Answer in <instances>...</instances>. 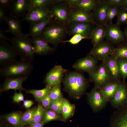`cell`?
<instances>
[{"instance_id": "obj_1", "label": "cell", "mask_w": 127, "mask_h": 127, "mask_svg": "<svg viewBox=\"0 0 127 127\" xmlns=\"http://www.w3.org/2000/svg\"><path fill=\"white\" fill-rule=\"evenodd\" d=\"M12 45L20 60L32 62L35 54L31 38L28 34L14 36L11 39Z\"/></svg>"}, {"instance_id": "obj_2", "label": "cell", "mask_w": 127, "mask_h": 127, "mask_svg": "<svg viewBox=\"0 0 127 127\" xmlns=\"http://www.w3.org/2000/svg\"><path fill=\"white\" fill-rule=\"evenodd\" d=\"M33 69L32 62L20 60H15L1 67L0 75L6 78L28 76Z\"/></svg>"}, {"instance_id": "obj_3", "label": "cell", "mask_w": 127, "mask_h": 127, "mask_svg": "<svg viewBox=\"0 0 127 127\" xmlns=\"http://www.w3.org/2000/svg\"><path fill=\"white\" fill-rule=\"evenodd\" d=\"M67 33L66 26L53 20L45 28L41 36L48 43L56 47Z\"/></svg>"}, {"instance_id": "obj_4", "label": "cell", "mask_w": 127, "mask_h": 127, "mask_svg": "<svg viewBox=\"0 0 127 127\" xmlns=\"http://www.w3.org/2000/svg\"><path fill=\"white\" fill-rule=\"evenodd\" d=\"M64 83L69 93L77 97L84 92L87 85V82L84 76L76 72L68 74L64 79Z\"/></svg>"}, {"instance_id": "obj_5", "label": "cell", "mask_w": 127, "mask_h": 127, "mask_svg": "<svg viewBox=\"0 0 127 127\" xmlns=\"http://www.w3.org/2000/svg\"><path fill=\"white\" fill-rule=\"evenodd\" d=\"M90 81L93 82L95 87L100 89L106 84L114 80L105 63H102L89 74Z\"/></svg>"}, {"instance_id": "obj_6", "label": "cell", "mask_w": 127, "mask_h": 127, "mask_svg": "<svg viewBox=\"0 0 127 127\" xmlns=\"http://www.w3.org/2000/svg\"><path fill=\"white\" fill-rule=\"evenodd\" d=\"M53 21L66 26L68 24L70 8L66 0L49 6Z\"/></svg>"}, {"instance_id": "obj_7", "label": "cell", "mask_w": 127, "mask_h": 127, "mask_svg": "<svg viewBox=\"0 0 127 127\" xmlns=\"http://www.w3.org/2000/svg\"><path fill=\"white\" fill-rule=\"evenodd\" d=\"M49 18L52 17L48 6L32 9L27 12L21 20L22 22L26 21L30 24Z\"/></svg>"}, {"instance_id": "obj_8", "label": "cell", "mask_w": 127, "mask_h": 127, "mask_svg": "<svg viewBox=\"0 0 127 127\" xmlns=\"http://www.w3.org/2000/svg\"><path fill=\"white\" fill-rule=\"evenodd\" d=\"M7 42L0 41V66L1 67L16 60L18 56L12 45Z\"/></svg>"}, {"instance_id": "obj_9", "label": "cell", "mask_w": 127, "mask_h": 127, "mask_svg": "<svg viewBox=\"0 0 127 127\" xmlns=\"http://www.w3.org/2000/svg\"><path fill=\"white\" fill-rule=\"evenodd\" d=\"M114 48L109 43L102 41L93 46L89 54L103 62L111 55Z\"/></svg>"}, {"instance_id": "obj_10", "label": "cell", "mask_w": 127, "mask_h": 127, "mask_svg": "<svg viewBox=\"0 0 127 127\" xmlns=\"http://www.w3.org/2000/svg\"><path fill=\"white\" fill-rule=\"evenodd\" d=\"M91 23L74 22L68 24L67 32L69 35L79 34L90 39L91 32L94 27Z\"/></svg>"}, {"instance_id": "obj_11", "label": "cell", "mask_w": 127, "mask_h": 127, "mask_svg": "<svg viewBox=\"0 0 127 127\" xmlns=\"http://www.w3.org/2000/svg\"><path fill=\"white\" fill-rule=\"evenodd\" d=\"M112 107L117 109L127 105V83L121 82L114 96L109 101Z\"/></svg>"}, {"instance_id": "obj_12", "label": "cell", "mask_w": 127, "mask_h": 127, "mask_svg": "<svg viewBox=\"0 0 127 127\" xmlns=\"http://www.w3.org/2000/svg\"><path fill=\"white\" fill-rule=\"evenodd\" d=\"M70 8L68 25L70 23L74 22L96 24L94 20L92 13L91 12L85 11L75 8Z\"/></svg>"}, {"instance_id": "obj_13", "label": "cell", "mask_w": 127, "mask_h": 127, "mask_svg": "<svg viewBox=\"0 0 127 127\" xmlns=\"http://www.w3.org/2000/svg\"><path fill=\"white\" fill-rule=\"evenodd\" d=\"M117 24L112 23L105 26L106 37L110 41L115 44H117L125 41L124 33L121 30L119 26Z\"/></svg>"}, {"instance_id": "obj_14", "label": "cell", "mask_w": 127, "mask_h": 127, "mask_svg": "<svg viewBox=\"0 0 127 127\" xmlns=\"http://www.w3.org/2000/svg\"><path fill=\"white\" fill-rule=\"evenodd\" d=\"M87 96L90 104L95 112L103 109L108 102L102 97L99 90L95 87L88 94Z\"/></svg>"}, {"instance_id": "obj_15", "label": "cell", "mask_w": 127, "mask_h": 127, "mask_svg": "<svg viewBox=\"0 0 127 127\" xmlns=\"http://www.w3.org/2000/svg\"><path fill=\"white\" fill-rule=\"evenodd\" d=\"M30 0H13L9 15L19 18L24 17L28 11Z\"/></svg>"}, {"instance_id": "obj_16", "label": "cell", "mask_w": 127, "mask_h": 127, "mask_svg": "<svg viewBox=\"0 0 127 127\" xmlns=\"http://www.w3.org/2000/svg\"><path fill=\"white\" fill-rule=\"evenodd\" d=\"M97 60L90 55L78 60L72 67L79 70L85 71L90 73L97 67Z\"/></svg>"}, {"instance_id": "obj_17", "label": "cell", "mask_w": 127, "mask_h": 127, "mask_svg": "<svg viewBox=\"0 0 127 127\" xmlns=\"http://www.w3.org/2000/svg\"><path fill=\"white\" fill-rule=\"evenodd\" d=\"M66 71L60 66H55L46 75L45 81L47 85L52 87L59 85L64 74Z\"/></svg>"}, {"instance_id": "obj_18", "label": "cell", "mask_w": 127, "mask_h": 127, "mask_svg": "<svg viewBox=\"0 0 127 127\" xmlns=\"http://www.w3.org/2000/svg\"><path fill=\"white\" fill-rule=\"evenodd\" d=\"M109 127H127V105L117 109L113 113Z\"/></svg>"}, {"instance_id": "obj_19", "label": "cell", "mask_w": 127, "mask_h": 127, "mask_svg": "<svg viewBox=\"0 0 127 127\" xmlns=\"http://www.w3.org/2000/svg\"><path fill=\"white\" fill-rule=\"evenodd\" d=\"M109 5L104 0H97L95 8L92 13L96 24L105 26L107 9Z\"/></svg>"}, {"instance_id": "obj_20", "label": "cell", "mask_w": 127, "mask_h": 127, "mask_svg": "<svg viewBox=\"0 0 127 127\" xmlns=\"http://www.w3.org/2000/svg\"><path fill=\"white\" fill-rule=\"evenodd\" d=\"M31 39L35 54L39 55H44L52 53L54 51V49L50 46L41 35Z\"/></svg>"}, {"instance_id": "obj_21", "label": "cell", "mask_w": 127, "mask_h": 127, "mask_svg": "<svg viewBox=\"0 0 127 127\" xmlns=\"http://www.w3.org/2000/svg\"><path fill=\"white\" fill-rule=\"evenodd\" d=\"M28 75L6 78L1 88V91H5L12 89L26 91L22 87L23 82L28 78Z\"/></svg>"}, {"instance_id": "obj_22", "label": "cell", "mask_w": 127, "mask_h": 127, "mask_svg": "<svg viewBox=\"0 0 127 127\" xmlns=\"http://www.w3.org/2000/svg\"><path fill=\"white\" fill-rule=\"evenodd\" d=\"M121 82L120 80H113L99 90V91L107 102L110 101L117 91Z\"/></svg>"}, {"instance_id": "obj_23", "label": "cell", "mask_w": 127, "mask_h": 127, "mask_svg": "<svg viewBox=\"0 0 127 127\" xmlns=\"http://www.w3.org/2000/svg\"><path fill=\"white\" fill-rule=\"evenodd\" d=\"M69 7L91 12L95 8L97 0H66Z\"/></svg>"}, {"instance_id": "obj_24", "label": "cell", "mask_w": 127, "mask_h": 127, "mask_svg": "<svg viewBox=\"0 0 127 127\" xmlns=\"http://www.w3.org/2000/svg\"><path fill=\"white\" fill-rule=\"evenodd\" d=\"M4 21L8 27V29L5 30L7 33H10L14 36L18 35L22 33V21L19 18L9 15L7 16Z\"/></svg>"}, {"instance_id": "obj_25", "label": "cell", "mask_w": 127, "mask_h": 127, "mask_svg": "<svg viewBox=\"0 0 127 127\" xmlns=\"http://www.w3.org/2000/svg\"><path fill=\"white\" fill-rule=\"evenodd\" d=\"M53 20L52 18L30 24V31L28 36L32 37L41 35L42 32L47 25Z\"/></svg>"}, {"instance_id": "obj_26", "label": "cell", "mask_w": 127, "mask_h": 127, "mask_svg": "<svg viewBox=\"0 0 127 127\" xmlns=\"http://www.w3.org/2000/svg\"><path fill=\"white\" fill-rule=\"evenodd\" d=\"M106 31L105 26L96 24L93 29L91 35L90 39L93 46L103 41L106 37Z\"/></svg>"}, {"instance_id": "obj_27", "label": "cell", "mask_w": 127, "mask_h": 127, "mask_svg": "<svg viewBox=\"0 0 127 127\" xmlns=\"http://www.w3.org/2000/svg\"><path fill=\"white\" fill-rule=\"evenodd\" d=\"M105 64L114 80H120V76L116 59L111 56L108 57L103 62Z\"/></svg>"}, {"instance_id": "obj_28", "label": "cell", "mask_w": 127, "mask_h": 127, "mask_svg": "<svg viewBox=\"0 0 127 127\" xmlns=\"http://www.w3.org/2000/svg\"><path fill=\"white\" fill-rule=\"evenodd\" d=\"M22 115L20 112H14L6 115L4 118L12 127H21Z\"/></svg>"}, {"instance_id": "obj_29", "label": "cell", "mask_w": 127, "mask_h": 127, "mask_svg": "<svg viewBox=\"0 0 127 127\" xmlns=\"http://www.w3.org/2000/svg\"><path fill=\"white\" fill-rule=\"evenodd\" d=\"M74 108L66 99H63L61 113L63 116V120L66 121L73 114Z\"/></svg>"}, {"instance_id": "obj_30", "label": "cell", "mask_w": 127, "mask_h": 127, "mask_svg": "<svg viewBox=\"0 0 127 127\" xmlns=\"http://www.w3.org/2000/svg\"><path fill=\"white\" fill-rule=\"evenodd\" d=\"M52 88L47 85L45 88L42 89L38 90L32 89L26 90L25 91L27 93L32 94L36 100H40L49 93Z\"/></svg>"}, {"instance_id": "obj_31", "label": "cell", "mask_w": 127, "mask_h": 127, "mask_svg": "<svg viewBox=\"0 0 127 127\" xmlns=\"http://www.w3.org/2000/svg\"><path fill=\"white\" fill-rule=\"evenodd\" d=\"M62 0H30L28 11L34 8L48 6L60 2Z\"/></svg>"}, {"instance_id": "obj_32", "label": "cell", "mask_w": 127, "mask_h": 127, "mask_svg": "<svg viewBox=\"0 0 127 127\" xmlns=\"http://www.w3.org/2000/svg\"><path fill=\"white\" fill-rule=\"evenodd\" d=\"M111 56L116 59L127 58V44H124L114 48Z\"/></svg>"}, {"instance_id": "obj_33", "label": "cell", "mask_w": 127, "mask_h": 127, "mask_svg": "<svg viewBox=\"0 0 127 127\" xmlns=\"http://www.w3.org/2000/svg\"><path fill=\"white\" fill-rule=\"evenodd\" d=\"M36 108V107H34L29 109L22 114L21 127H24L27 125H30Z\"/></svg>"}, {"instance_id": "obj_34", "label": "cell", "mask_w": 127, "mask_h": 127, "mask_svg": "<svg viewBox=\"0 0 127 127\" xmlns=\"http://www.w3.org/2000/svg\"><path fill=\"white\" fill-rule=\"evenodd\" d=\"M45 111V109L42 105L39 104L38 105L33 115L30 125L42 121Z\"/></svg>"}, {"instance_id": "obj_35", "label": "cell", "mask_w": 127, "mask_h": 127, "mask_svg": "<svg viewBox=\"0 0 127 127\" xmlns=\"http://www.w3.org/2000/svg\"><path fill=\"white\" fill-rule=\"evenodd\" d=\"M117 60L120 75L124 82L127 77V58H119Z\"/></svg>"}, {"instance_id": "obj_36", "label": "cell", "mask_w": 127, "mask_h": 127, "mask_svg": "<svg viewBox=\"0 0 127 127\" xmlns=\"http://www.w3.org/2000/svg\"><path fill=\"white\" fill-rule=\"evenodd\" d=\"M119 7L111 5L109 6L106 15L105 25L112 23L114 17L116 16Z\"/></svg>"}, {"instance_id": "obj_37", "label": "cell", "mask_w": 127, "mask_h": 127, "mask_svg": "<svg viewBox=\"0 0 127 127\" xmlns=\"http://www.w3.org/2000/svg\"><path fill=\"white\" fill-rule=\"evenodd\" d=\"M116 24L119 25L123 24H127V8L125 6L119 7L116 16Z\"/></svg>"}, {"instance_id": "obj_38", "label": "cell", "mask_w": 127, "mask_h": 127, "mask_svg": "<svg viewBox=\"0 0 127 127\" xmlns=\"http://www.w3.org/2000/svg\"><path fill=\"white\" fill-rule=\"evenodd\" d=\"M60 118L58 114L51 110L45 111L43 120L45 123L51 121L57 120Z\"/></svg>"}, {"instance_id": "obj_39", "label": "cell", "mask_w": 127, "mask_h": 127, "mask_svg": "<svg viewBox=\"0 0 127 127\" xmlns=\"http://www.w3.org/2000/svg\"><path fill=\"white\" fill-rule=\"evenodd\" d=\"M49 95L52 101L62 98L60 84L52 87Z\"/></svg>"}, {"instance_id": "obj_40", "label": "cell", "mask_w": 127, "mask_h": 127, "mask_svg": "<svg viewBox=\"0 0 127 127\" xmlns=\"http://www.w3.org/2000/svg\"><path fill=\"white\" fill-rule=\"evenodd\" d=\"M63 98L51 101L50 109L57 114L61 113Z\"/></svg>"}, {"instance_id": "obj_41", "label": "cell", "mask_w": 127, "mask_h": 127, "mask_svg": "<svg viewBox=\"0 0 127 127\" xmlns=\"http://www.w3.org/2000/svg\"><path fill=\"white\" fill-rule=\"evenodd\" d=\"M89 39L80 34H76L74 35L69 40L65 41L62 40L61 42H69L71 44L75 45L78 44L83 39Z\"/></svg>"}, {"instance_id": "obj_42", "label": "cell", "mask_w": 127, "mask_h": 127, "mask_svg": "<svg viewBox=\"0 0 127 127\" xmlns=\"http://www.w3.org/2000/svg\"><path fill=\"white\" fill-rule=\"evenodd\" d=\"M49 94L40 100L43 107L47 109L50 108V106L52 101L49 96Z\"/></svg>"}, {"instance_id": "obj_43", "label": "cell", "mask_w": 127, "mask_h": 127, "mask_svg": "<svg viewBox=\"0 0 127 127\" xmlns=\"http://www.w3.org/2000/svg\"><path fill=\"white\" fill-rule=\"evenodd\" d=\"M104 1L109 5L119 7L124 6V0H106Z\"/></svg>"}, {"instance_id": "obj_44", "label": "cell", "mask_w": 127, "mask_h": 127, "mask_svg": "<svg viewBox=\"0 0 127 127\" xmlns=\"http://www.w3.org/2000/svg\"><path fill=\"white\" fill-rule=\"evenodd\" d=\"M13 0H0V6L7 10H9L12 5Z\"/></svg>"}, {"instance_id": "obj_45", "label": "cell", "mask_w": 127, "mask_h": 127, "mask_svg": "<svg viewBox=\"0 0 127 127\" xmlns=\"http://www.w3.org/2000/svg\"><path fill=\"white\" fill-rule=\"evenodd\" d=\"M13 99L14 102L19 103L20 102L24 100V96L21 91H20V92L18 93L15 92L13 97Z\"/></svg>"}, {"instance_id": "obj_46", "label": "cell", "mask_w": 127, "mask_h": 127, "mask_svg": "<svg viewBox=\"0 0 127 127\" xmlns=\"http://www.w3.org/2000/svg\"><path fill=\"white\" fill-rule=\"evenodd\" d=\"M5 31L0 29V41H11V39L8 38L7 35Z\"/></svg>"}, {"instance_id": "obj_47", "label": "cell", "mask_w": 127, "mask_h": 127, "mask_svg": "<svg viewBox=\"0 0 127 127\" xmlns=\"http://www.w3.org/2000/svg\"><path fill=\"white\" fill-rule=\"evenodd\" d=\"M7 10L0 6V23L4 21L7 16L6 12Z\"/></svg>"}, {"instance_id": "obj_48", "label": "cell", "mask_w": 127, "mask_h": 127, "mask_svg": "<svg viewBox=\"0 0 127 127\" xmlns=\"http://www.w3.org/2000/svg\"><path fill=\"white\" fill-rule=\"evenodd\" d=\"M33 103L32 101L26 100L24 101L23 105L25 108H28L30 107Z\"/></svg>"}, {"instance_id": "obj_49", "label": "cell", "mask_w": 127, "mask_h": 127, "mask_svg": "<svg viewBox=\"0 0 127 127\" xmlns=\"http://www.w3.org/2000/svg\"><path fill=\"white\" fill-rule=\"evenodd\" d=\"M44 124V122L42 120L40 122L35 123L30 125L29 127H43Z\"/></svg>"}, {"instance_id": "obj_50", "label": "cell", "mask_w": 127, "mask_h": 127, "mask_svg": "<svg viewBox=\"0 0 127 127\" xmlns=\"http://www.w3.org/2000/svg\"><path fill=\"white\" fill-rule=\"evenodd\" d=\"M124 34L125 39L127 40V24L125 28Z\"/></svg>"}, {"instance_id": "obj_51", "label": "cell", "mask_w": 127, "mask_h": 127, "mask_svg": "<svg viewBox=\"0 0 127 127\" xmlns=\"http://www.w3.org/2000/svg\"><path fill=\"white\" fill-rule=\"evenodd\" d=\"M124 6L127 8V0H124Z\"/></svg>"}, {"instance_id": "obj_52", "label": "cell", "mask_w": 127, "mask_h": 127, "mask_svg": "<svg viewBox=\"0 0 127 127\" xmlns=\"http://www.w3.org/2000/svg\"><path fill=\"white\" fill-rule=\"evenodd\" d=\"M8 125H3L1 124V125H0V127H9L8 126Z\"/></svg>"}]
</instances>
